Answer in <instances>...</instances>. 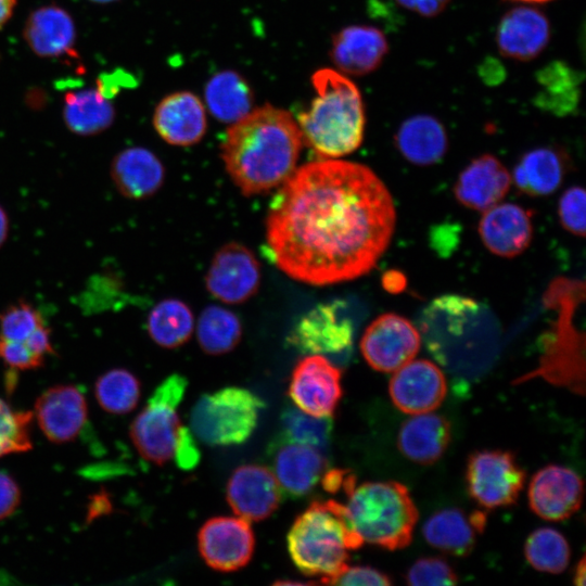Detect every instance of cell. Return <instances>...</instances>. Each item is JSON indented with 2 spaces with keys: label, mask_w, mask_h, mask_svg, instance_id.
<instances>
[{
  "label": "cell",
  "mask_w": 586,
  "mask_h": 586,
  "mask_svg": "<svg viewBox=\"0 0 586 586\" xmlns=\"http://www.w3.org/2000/svg\"><path fill=\"white\" fill-rule=\"evenodd\" d=\"M396 225L393 198L366 165L309 162L281 184L266 218V245L292 279L329 285L368 273Z\"/></svg>",
  "instance_id": "cell-1"
},
{
  "label": "cell",
  "mask_w": 586,
  "mask_h": 586,
  "mask_svg": "<svg viewBox=\"0 0 586 586\" xmlns=\"http://www.w3.org/2000/svg\"><path fill=\"white\" fill-rule=\"evenodd\" d=\"M303 143L296 119L266 104L230 125L221 157L233 183L251 196L281 186L293 174Z\"/></svg>",
  "instance_id": "cell-2"
},
{
  "label": "cell",
  "mask_w": 586,
  "mask_h": 586,
  "mask_svg": "<svg viewBox=\"0 0 586 586\" xmlns=\"http://www.w3.org/2000/svg\"><path fill=\"white\" fill-rule=\"evenodd\" d=\"M315 97L296 123L305 143L322 158H337L362 142L366 115L357 86L344 74L321 68L311 76Z\"/></svg>",
  "instance_id": "cell-3"
},
{
  "label": "cell",
  "mask_w": 586,
  "mask_h": 586,
  "mask_svg": "<svg viewBox=\"0 0 586 586\" xmlns=\"http://www.w3.org/2000/svg\"><path fill=\"white\" fill-rule=\"evenodd\" d=\"M585 297V283L564 277L555 279L544 294V303L557 313L544 339L539 365L514 381L515 384L542 378L571 392L585 393V334L575 324V314Z\"/></svg>",
  "instance_id": "cell-4"
},
{
  "label": "cell",
  "mask_w": 586,
  "mask_h": 586,
  "mask_svg": "<svg viewBox=\"0 0 586 586\" xmlns=\"http://www.w3.org/2000/svg\"><path fill=\"white\" fill-rule=\"evenodd\" d=\"M343 493L347 520L364 543L387 550L410 544L419 513L404 484L380 481L357 485L351 473Z\"/></svg>",
  "instance_id": "cell-5"
},
{
  "label": "cell",
  "mask_w": 586,
  "mask_h": 586,
  "mask_svg": "<svg viewBox=\"0 0 586 586\" xmlns=\"http://www.w3.org/2000/svg\"><path fill=\"white\" fill-rule=\"evenodd\" d=\"M286 542L296 568L321 581L341 571L348 551L364 544L352 528L344 505L335 500L313 501L293 522Z\"/></svg>",
  "instance_id": "cell-6"
},
{
  "label": "cell",
  "mask_w": 586,
  "mask_h": 586,
  "mask_svg": "<svg viewBox=\"0 0 586 586\" xmlns=\"http://www.w3.org/2000/svg\"><path fill=\"white\" fill-rule=\"evenodd\" d=\"M264 406L257 395L239 386L204 394L191 409V432L208 446L242 444L254 432Z\"/></svg>",
  "instance_id": "cell-7"
},
{
  "label": "cell",
  "mask_w": 586,
  "mask_h": 586,
  "mask_svg": "<svg viewBox=\"0 0 586 586\" xmlns=\"http://www.w3.org/2000/svg\"><path fill=\"white\" fill-rule=\"evenodd\" d=\"M187 379L180 374L166 378L152 393L130 426V438L142 458L162 466L171 460L182 425L177 409Z\"/></svg>",
  "instance_id": "cell-8"
},
{
  "label": "cell",
  "mask_w": 586,
  "mask_h": 586,
  "mask_svg": "<svg viewBox=\"0 0 586 586\" xmlns=\"http://www.w3.org/2000/svg\"><path fill=\"white\" fill-rule=\"evenodd\" d=\"M525 477V471L509 450H476L467 461L468 493L486 510L513 505L524 487Z\"/></svg>",
  "instance_id": "cell-9"
},
{
  "label": "cell",
  "mask_w": 586,
  "mask_h": 586,
  "mask_svg": "<svg viewBox=\"0 0 586 586\" xmlns=\"http://www.w3.org/2000/svg\"><path fill=\"white\" fill-rule=\"evenodd\" d=\"M420 345L418 329L407 318L387 313L367 327L360 351L372 369L394 372L417 356Z\"/></svg>",
  "instance_id": "cell-10"
},
{
  "label": "cell",
  "mask_w": 586,
  "mask_h": 586,
  "mask_svg": "<svg viewBox=\"0 0 586 586\" xmlns=\"http://www.w3.org/2000/svg\"><path fill=\"white\" fill-rule=\"evenodd\" d=\"M341 379L336 366L322 355L310 354L294 367L289 395L298 409L309 415L332 416L343 395Z\"/></svg>",
  "instance_id": "cell-11"
},
{
  "label": "cell",
  "mask_w": 586,
  "mask_h": 586,
  "mask_svg": "<svg viewBox=\"0 0 586 586\" xmlns=\"http://www.w3.org/2000/svg\"><path fill=\"white\" fill-rule=\"evenodd\" d=\"M260 284V266L246 246L230 242L214 255L205 276L207 291L227 304H240L251 298Z\"/></svg>",
  "instance_id": "cell-12"
},
{
  "label": "cell",
  "mask_w": 586,
  "mask_h": 586,
  "mask_svg": "<svg viewBox=\"0 0 586 586\" xmlns=\"http://www.w3.org/2000/svg\"><path fill=\"white\" fill-rule=\"evenodd\" d=\"M198 546L209 568L232 572L245 566L252 559L255 537L249 521L240 517H216L200 528Z\"/></svg>",
  "instance_id": "cell-13"
},
{
  "label": "cell",
  "mask_w": 586,
  "mask_h": 586,
  "mask_svg": "<svg viewBox=\"0 0 586 586\" xmlns=\"http://www.w3.org/2000/svg\"><path fill=\"white\" fill-rule=\"evenodd\" d=\"M339 301L319 304L294 326L289 342L303 353L341 354L353 343V323L341 309Z\"/></svg>",
  "instance_id": "cell-14"
},
{
  "label": "cell",
  "mask_w": 586,
  "mask_h": 586,
  "mask_svg": "<svg viewBox=\"0 0 586 586\" xmlns=\"http://www.w3.org/2000/svg\"><path fill=\"white\" fill-rule=\"evenodd\" d=\"M394 406L408 415L435 410L447 394L443 371L426 359L410 360L396 371L388 383Z\"/></svg>",
  "instance_id": "cell-15"
},
{
  "label": "cell",
  "mask_w": 586,
  "mask_h": 586,
  "mask_svg": "<svg viewBox=\"0 0 586 586\" xmlns=\"http://www.w3.org/2000/svg\"><path fill=\"white\" fill-rule=\"evenodd\" d=\"M527 496L536 515L547 521H562L581 508L583 481L570 468L548 464L532 476Z\"/></svg>",
  "instance_id": "cell-16"
},
{
  "label": "cell",
  "mask_w": 586,
  "mask_h": 586,
  "mask_svg": "<svg viewBox=\"0 0 586 586\" xmlns=\"http://www.w3.org/2000/svg\"><path fill=\"white\" fill-rule=\"evenodd\" d=\"M281 491L268 468L244 464L237 468L226 488L227 501L233 512L246 521H262L279 507Z\"/></svg>",
  "instance_id": "cell-17"
},
{
  "label": "cell",
  "mask_w": 586,
  "mask_h": 586,
  "mask_svg": "<svg viewBox=\"0 0 586 586\" xmlns=\"http://www.w3.org/2000/svg\"><path fill=\"white\" fill-rule=\"evenodd\" d=\"M35 416L49 441L66 443L82 430L88 416L87 402L76 386L55 385L37 398Z\"/></svg>",
  "instance_id": "cell-18"
},
{
  "label": "cell",
  "mask_w": 586,
  "mask_h": 586,
  "mask_svg": "<svg viewBox=\"0 0 586 586\" xmlns=\"http://www.w3.org/2000/svg\"><path fill=\"white\" fill-rule=\"evenodd\" d=\"M483 213L479 233L491 253L511 258L528 247L533 238L530 211L514 203H498Z\"/></svg>",
  "instance_id": "cell-19"
},
{
  "label": "cell",
  "mask_w": 586,
  "mask_h": 586,
  "mask_svg": "<svg viewBox=\"0 0 586 586\" xmlns=\"http://www.w3.org/2000/svg\"><path fill=\"white\" fill-rule=\"evenodd\" d=\"M153 126L158 136L169 144H195L206 131L205 106L200 98L190 91L170 93L156 105Z\"/></svg>",
  "instance_id": "cell-20"
},
{
  "label": "cell",
  "mask_w": 586,
  "mask_h": 586,
  "mask_svg": "<svg viewBox=\"0 0 586 586\" xmlns=\"http://www.w3.org/2000/svg\"><path fill=\"white\" fill-rule=\"evenodd\" d=\"M271 448L272 473L286 497L308 494L326 471L322 451L314 447L280 438Z\"/></svg>",
  "instance_id": "cell-21"
},
{
  "label": "cell",
  "mask_w": 586,
  "mask_h": 586,
  "mask_svg": "<svg viewBox=\"0 0 586 586\" xmlns=\"http://www.w3.org/2000/svg\"><path fill=\"white\" fill-rule=\"evenodd\" d=\"M550 39L548 18L537 9L517 7L500 20L496 42L509 59L528 61L538 56Z\"/></svg>",
  "instance_id": "cell-22"
},
{
  "label": "cell",
  "mask_w": 586,
  "mask_h": 586,
  "mask_svg": "<svg viewBox=\"0 0 586 586\" xmlns=\"http://www.w3.org/2000/svg\"><path fill=\"white\" fill-rule=\"evenodd\" d=\"M387 50V39L380 29L351 25L333 37L331 59L342 74L364 76L381 65Z\"/></svg>",
  "instance_id": "cell-23"
},
{
  "label": "cell",
  "mask_w": 586,
  "mask_h": 586,
  "mask_svg": "<svg viewBox=\"0 0 586 586\" xmlns=\"http://www.w3.org/2000/svg\"><path fill=\"white\" fill-rule=\"evenodd\" d=\"M511 180L510 173L497 157L483 154L460 173L454 192L463 206L485 212L505 198Z\"/></svg>",
  "instance_id": "cell-24"
},
{
  "label": "cell",
  "mask_w": 586,
  "mask_h": 586,
  "mask_svg": "<svg viewBox=\"0 0 586 586\" xmlns=\"http://www.w3.org/2000/svg\"><path fill=\"white\" fill-rule=\"evenodd\" d=\"M486 526L482 510L466 512L460 508H445L431 514L422 526L426 543L451 556L469 555Z\"/></svg>",
  "instance_id": "cell-25"
},
{
  "label": "cell",
  "mask_w": 586,
  "mask_h": 586,
  "mask_svg": "<svg viewBox=\"0 0 586 586\" xmlns=\"http://www.w3.org/2000/svg\"><path fill=\"white\" fill-rule=\"evenodd\" d=\"M23 37L36 55L59 58L73 52L76 27L66 10L59 5L48 4L28 15Z\"/></svg>",
  "instance_id": "cell-26"
},
{
  "label": "cell",
  "mask_w": 586,
  "mask_h": 586,
  "mask_svg": "<svg viewBox=\"0 0 586 586\" xmlns=\"http://www.w3.org/2000/svg\"><path fill=\"white\" fill-rule=\"evenodd\" d=\"M111 177L122 195L143 200L155 194L163 186L165 168L153 152L132 146L115 155L111 164Z\"/></svg>",
  "instance_id": "cell-27"
},
{
  "label": "cell",
  "mask_w": 586,
  "mask_h": 586,
  "mask_svg": "<svg viewBox=\"0 0 586 586\" xmlns=\"http://www.w3.org/2000/svg\"><path fill=\"white\" fill-rule=\"evenodd\" d=\"M451 438L449 421L432 411L411 415L399 428L397 447L410 461L430 466L446 451Z\"/></svg>",
  "instance_id": "cell-28"
},
{
  "label": "cell",
  "mask_w": 586,
  "mask_h": 586,
  "mask_svg": "<svg viewBox=\"0 0 586 586\" xmlns=\"http://www.w3.org/2000/svg\"><path fill=\"white\" fill-rule=\"evenodd\" d=\"M395 144L406 161L418 166H429L444 157L448 140L437 118L420 114L402 123L395 135Z\"/></svg>",
  "instance_id": "cell-29"
},
{
  "label": "cell",
  "mask_w": 586,
  "mask_h": 586,
  "mask_svg": "<svg viewBox=\"0 0 586 586\" xmlns=\"http://www.w3.org/2000/svg\"><path fill=\"white\" fill-rule=\"evenodd\" d=\"M564 171L565 163L560 151L542 146L523 154L511 178L523 193L531 196H546L559 188Z\"/></svg>",
  "instance_id": "cell-30"
},
{
  "label": "cell",
  "mask_w": 586,
  "mask_h": 586,
  "mask_svg": "<svg viewBox=\"0 0 586 586\" xmlns=\"http://www.w3.org/2000/svg\"><path fill=\"white\" fill-rule=\"evenodd\" d=\"M98 88L69 91L64 97L63 118L66 127L78 136H94L114 122L115 110Z\"/></svg>",
  "instance_id": "cell-31"
},
{
  "label": "cell",
  "mask_w": 586,
  "mask_h": 586,
  "mask_svg": "<svg viewBox=\"0 0 586 586\" xmlns=\"http://www.w3.org/2000/svg\"><path fill=\"white\" fill-rule=\"evenodd\" d=\"M205 102L216 119L232 124L252 111L253 95L239 74L224 71L207 81Z\"/></svg>",
  "instance_id": "cell-32"
},
{
  "label": "cell",
  "mask_w": 586,
  "mask_h": 586,
  "mask_svg": "<svg viewBox=\"0 0 586 586\" xmlns=\"http://www.w3.org/2000/svg\"><path fill=\"white\" fill-rule=\"evenodd\" d=\"M194 318L190 307L182 301L166 298L157 303L146 320L149 335L157 345L176 348L192 335Z\"/></svg>",
  "instance_id": "cell-33"
},
{
  "label": "cell",
  "mask_w": 586,
  "mask_h": 586,
  "mask_svg": "<svg viewBox=\"0 0 586 586\" xmlns=\"http://www.w3.org/2000/svg\"><path fill=\"white\" fill-rule=\"evenodd\" d=\"M196 336L201 348L211 355L232 351L242 336V324L238 316L220 306L211 305L202 310L196 324Z\"/></svg>",
  "instance_id": "cell-34"
},
{
  "label": "cell",
  "mask_w": 586,
  "mask_h": 586,
  "mask_svg": "<svg viewBox=\"0 0 586 586\" xmlns=\"http://www.w3.org/2000/svg\"><path fill=\"white\" fill-rule=\"evenodd\" d=\"M537 79L542 90L536 103L553 113L563 115L573 110L578 100V75L569 65L555 62L544 67Z\"/></svg>",
  "instance_id": "cell-35"
},
{
  "label": "cell",
  "mask_w": 586,
  "mask_h": 586,
  "mask_svg": "<svg viewBox=\"0 0 586 586\" xmlns=\"http://www.w3.org/2000/svg\"><path fill=\"white\" fill-rule=\"evenodd\" d=\"M524 555L535 570L559 574L569 564L571 549L562 533L552 527H539L526 538Z\"/></svg>",
  "instance_id": "cell-36"
},
{
  "label": "cell",
  "mask_w": 586,
  "mask_h": 586,
  "mask_svg": "<svg viewBox=\"0 0 586 586\" xmlns=\"http://www.w3.org/2000/svg\"><path fill=\"white\" fill-rule=\"evenodd\" d=\"M94 394L99 405L107 412L123 415L130 412L140 398V382L126 369H112L95 382Z\"/></svg>",
  "instance_id": "cell-37"
},
{
  "label": "cell",
  "mask_w": 586,
  "mask_h": 586,
  "mask_svg": "<svg viewBox=\"0 0 586 586\" xmlns=\"http://www.w3.org/2000/svg\"><path fill=\"white\" fill-rule=\"evenodd\" d=\"M282 438L324 451L333 429L332 416L317 417L297 407H288L281 415Z\"/></svg>",
  "instance_id": "cell-38"
},
{
  "label": "cell",
  "mask_w": 586,
  "mask_h": 586,
  "mask_svg": "<svg viewBox=\"0 0 586 586\" xmlns=\"http://www.w3.org/2000/svg\"><path fill=\"white\" fill-rule=\"evenodd\" d=\"M30 411H15L0 399V458L31 448Z\"/></svg>",
  "instance_id": "cell-39"
},
{
  "label": "cell",
  "mask_w": 586,
  "mask_h": 586,
  "mask_svg": "<svg viewBox=\"0 0 586 586\" xmlns=\"http://www.w3.org/2000/svg\"><path fill=\"white\" fill-rule=\"evenodd\" d=\"M43 324L40 311L29 303L20 301L0 314V337L24 342Z\"/></svg>",
  "instance_id": "cell-40"
},
{
  "label": "cell",
  "mask_w": 586,
  "mask_h": 586,
  "mask_svg": "<svg viewBox=\"0 0 586 586\" xmlns=\"http://www.w3.org/2000/svg\"><path fill=\"white\" fill-rule=\"evenodd\" d=\"M411 586L454 585L458 575L453 566L440 557H423L415 561L405 575Z\"/></svg>",
  "instance_id": "cell-41"
},
{
  "label": "cell",
  "mask_w": 586,
  "mask_h": 586,
  "mask_svg": "<svg viewBox=\"0 0 586 586\" xmlns=\"http://www.w3.org/2000/svg\"><path fill=\"white\" fill-rule=\"evenodd\" d=\"M561 226L570 233L585 237V191L582 187L573 186L566 189L558 206Z\"/></svg>",
  "instance_id": "cell-42"
},
{
  "label": "cell",
  "mask_w": 586,
  "mask_h": 586,
  "mask_svg": "<svg viewBox=\"0 0 586 586\" xmlns=\"http://www.w3.org/2000/svg\"><path fill=\"white\" fill-rule=\"evenodd\" d=\"M322 583L344 586H388L393 582L390 575L375 568L369 565L348 566L346 564L336 574L323 579Z\"/></svg>",
  "instance_id": "cell-43"
},
{
  "label": "cell",
  "mask_w": 586,
  "mask_h": 586,
  "mask_svg": "<svg viewBox=\"0 0 586 586\" xmlns=\"http://www.w3.org/2000/svg\"><path fill=\"white\" fill-rule=\"evenodd\" d=\"M0 358L11 368L30 370L40 368L44 357L34 353L25 342L0 337Z\"/></svg>",
  "instance_id": "cell-44"
},
{
  "label": "cell",
  "mask_w": 586,
  "mask_h": 586,
  "mask_svg": "<svg viewBox=\"0 0 586 586\" xmlns=\"http://www.w3.org/2000/svg\"><path fill=\"white\" fill-rule=\"evenodd\" d=\"M174 458L177 466L184 470L194 468L200 460L195 436L184 426L180 430Z\"/></svg>",
  "instance_id": "cell-45"
},
{
  "label": "cell",
  "mask_w": 586,
  "mask_h": 586,
  "mask_svg": "<svg viewBox=\"0 0 586 586\" xmlns=\"http://www.w3.org/2000/svg\"><path fill=\"white\" fill-rule=\"evenodd\" d=\"M21 489L7 473L0 472V520L10 517L18 507Z\"/></svg>",
  "instance_id": "cell-46"
},
{
  "label": "cell",
  "mask_w": 586,
  "mask_h": 586,
  "mask_svg": "<svg viewBox=\"0 0 586 586\" xmlns=\"http://www.w3.org/2000/svg\"><path fill=\"white\" fill-rule=\"evenodd\" d=\"M396 2L413 13L432 17L442 13L449 0H396Z\"/></svg>",
  "instance_id": "cell-47"
},
{
  "label": "cell",
  "mask_w": 586,
  "mask_h": 586,
  "mask_svg": "<svg viewBox=\"0 0 586 586\" xmlns=\"http://www.w3.org/2000/svg\"><path fill=\"white\" fill-rule=\"evenodd\" d=\"M25 344L36 354L46 356L53 354L51 332L46 324L36 329L25 341Z\"/></svg>",
  "instance_id": "cell-48"
},
{
  "label": "cell",
  "mask_w": 586,
  "mask_h": 586,
  "mask_svg": "<svg viewBox=\"0 0 586 586\" xmlns=\"http://www.w3.org/2000/svg\"><path fill=\"white\" fill-rule=\"evenodd\" d=\"M351 474V471L343 469L326 470L321 475V484L324 491L335 494L343 492L344 485Z\"/></svg>",
  "instance_id": "cell-49"
},
{
  "label": "cell",
  "mask_w": 586,
  "mask_h": 586,
  "mask_svg": "<svg viewBox=\"0 0 586 586\" xmlns=\"http://www.w3.org/2000/svg\"><path fill=\"white\" fill-rule=\"evenodd\" d=\"M383 286L388 292H399L405 286V277L398 271L385 272L382 278Z\"/></svg>",
  "instance_id": "cell-50"
},
{
  "label": "cell",
  "mask_w": 586,
  "mask_h": 586,
  "mask_svg": "<svg viewBox=\"0 0 586 586\" xmlns=\"http://www.w3.org/2000/svg\"><path fill=\"white\" fill-rule=\"evenodd\" d=\"M17 0H0V29L12 17Z\"/></svg>",
  "instance_id": "cell-51"
},
{
  "label": "cell",
  "mask_w": 586,
  "mask_h": 586,
  "mask_svg": "<svg viewBox=\"0 0 586 586\" xmlns=\"http://www.w3.org/2000/svg\"><path fill=\"white\" fill-rule=\"evenodd\" d=\"M107 508H111L110 501L106 497L98 495L93 498L92 504L90 505L88 517L94 518L95 515L101 514L104 511H107Z\"/></svg>",
  "instance_id": "cell-52"
},
{
  "label": "cell",
  "mask_w": 586,
  "mask_h": 586,
  "mask_svg": "<svg viewBox=\"0 0 586 586\" xmlns=\"http://www.w3.org/2000/svg\"><path fill=\"white\" fill-rule=\"evenodd\" d=\"M585 570H586L585 557L583 556L579 559V561L577 562V564L575 566V570H574L573 581H574L575 585H577V586H584L585 585V577H586Z\"/></svg>",
  "instance_id": "cell-53"
},
{
  "label": "cell",
  "mask_w": 586,
  "mask_h": 586,
  "mask_svg": "<svg viewBox=\"0 0 586 586\" xmlns=\"http://www.w3.org/2000/svg\"><path fill=\"white\" fill-rule=\"evenodd\" d=\"M9 233V218L4 208L0 205V247L4 243Z\"/></svg>",
  "instance_id": "cell-54"
},
{
  "label": "cell",
  "mask_w": 586,
  "mask_h": 586,
  "mask_svg": "<svg viewBox=\"0 0 586 586\" xmlns=\"http://www.w3.org/2000/svg\"><path fill=\"white\" fill-rule=\"evenodd\" d=\"M513 1L523 2V3H544L551 0H513Z\"/></svg>",
  "instance_id": "cell-55"
},
{
  "label": "cell",
  "mask_w": 586,
  "mask_h": 586,
  "mask_svg": "<svg viewBox=\"0 0 586 586\" xmlns=\"http://www.w3.org/2000/svg\"><path fill=\"white\" fill-rule=\"evenodd\" d=\"M93 3H98V4H107V3H111V2H114L116 0H89Z\"/></svg>",
  "instance_id": "cell-56"
}]
</instances>
